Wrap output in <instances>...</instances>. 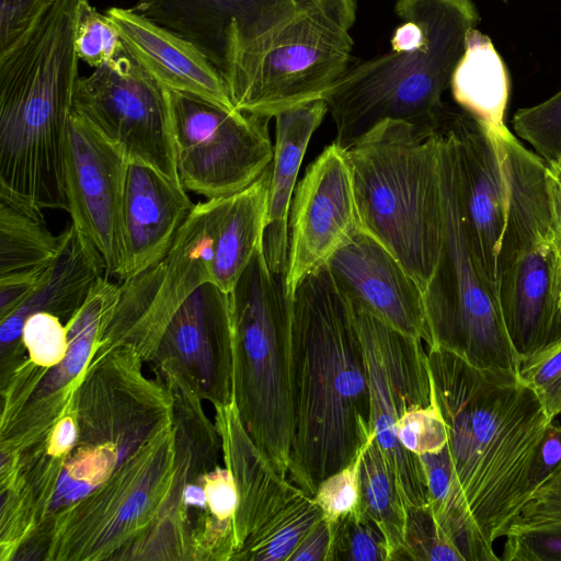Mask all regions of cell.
<instances>
[{"label": "cell", "instance_id": "obj_1", "mask_svg": "<svg viewBox=\"0 0 561 561\" xmlns=\"http://www.w3.org/2000/svg\"><path fill=\"white\" fill-rule=\"evenodd\" d=\"M291 411L288 477L313 497L375 436L354 309L328 265L291 297Z\"/></svg>", "mask_w": 561, "mask_h": 561}, {"label": "cell", "instance_id": "obj_2", "mask_svg": "<svg viewBox=\"0 0 561 561\" xmlns=\"http://www.w3.org/2000/svg\"><path fill=\"white\" fill-rule=\"evenodd\" d=\"M427 357L456 477L493 546L529 500V469L552 421L519 378L480 370L437 347H428Z\"/></svg>", "mask_w": 561, "mask_h": 561}, {"label": "cell", "instance_id": "obj_3", "mask_svg": "<svg viewBox=\"0 0 561 561\" xmlns=\"http://www.w3.org/2000/svg\"><path fill=\"white\" fill-rule=\"evenodd\" d=\"M83 0H56L35 28L0 57V190L41 208L68 210L65 156L79 80Z\"/></svg>", "mask_w": 561, "mask_h": 561}, {"label": "cell", "instance_id": "obj_4", "mask_svg": "<svg viewBox=\"0 0 561 561\" xmlns=\"http://www.w3.org/2000/svg\"><path fill=\"white\" fill-rule=\"evenodd\" d=\"M394 12L391 51L351 66L322 96L343 150L387 119L437 129L448 110L443 94L480 21L472 0H397Z\"/></svg>", "mask_w": 561, "mask_h": 561}, {"label": "cell", "instance_id": "obj_5", "mask_svg": "<svg viewBox=\"0 0 561 561\" xmlns=\"http://www.w3.org/2000/svg\"><path fill=\"white\" fill-rule=\"evenodd\" d=\"M439 127L387 119L345 150L360 231L389 250L422 293L445 226Z\"/></svg>", "mask_w": 561, "mask_h": 561}, {"label": "cell", "instance_id": "obj_6", "mask_svg": "<svg viewBox=\"0 0 561 561\" xmlns=\"http://www.w3.org/2000/svg\"><path fill=\"white\" fill-rule=\"evenodd\" d=\"M488 128L507 194L496 296L508 339L524 359L561 337V251L546 192L547 162L505 124Z\"/></svg>", "mask_w": 561, "mask_h": 561}, {"label": "cell", "instance_id": "obj_7", "mask_svg": "<svg viewBox=\"0 0 561 561\" xmlns=\"http://www.w3.org/2000/svg\"><path fill=\"white\" fill-rule=\"evenodd\" d=\"M439 130L445 226L435 271L423 290L431 334L427 346L450 352L480 370L518 378L523 359L508 339L495 286L471 236L449 112Z\"/></svg>", "mask_w": 561, "mask_h": 561}, {"label": "cell", "instance_id": "obj_8", "mask_svg": "<svg viewBox=\"0 0 561 561\" xmlns=\"http://www.w3.org/2000/svg\"><path fill=\"white\" fill-rule=\"evenodd\" d=\"M228 295L233 400L256 446L288 476L293 439L291 298L285 274L268 268L262 245Z\"/></svg>", "mask_w": 561, "mask_h": 561}, {"label": "cell", "instance_id": "obj_9", "mask_svg": "<svg viewBox=\"0 0 561 561\" xmlns=\"http://www.w3.org/2000/svg\"><path fill=\"white\" fill-rule=\"evenodd\" d=\"M356 0H298L294 11L236 50L222 79L233 106L274 117L322 99L351 68Z\"/></svg>", "mask_w": 561, "mask_h": 561}, {"label": "cell", "instance_id": "obj_10", "mask_svg": "<svg viewBox=\"0 0 561 561\" xmlns=\"http://www.w3.org/2000/svg\"><path fill=\"white\" fill-rule=\"evenodd\" d=\"M352 304V302H351ZM368 371L370 420L407 511L428 505L420 457L399 440L397 424L410 410L434 399L427 352L422 340L407 335L352 304Z\"/></svg>", "mask_w": 561, "mask_h": 561}, {"label": "cell", "instance_id": "obj_11", "mask_svg": "<svg viewBox=\"0 0 561 561\" xmlns=\"http://www.w3.org/2000/svg\"><path fill=\"white\" fill-rule=\"evenodd\" d=\"M178 174L186 191L207 199L254 183L273 159L271 117L229 110L169 89Z\"/></svg>", "mask_w": 561, "mask_h": 561}, {"label": "cell", "instance_id": "obj_12", "mask_svg": "<svg viewBox=\"0 0 561 561\" xmlns=\"http://www.w3.org/2000/svg\"><path fill=\"white\" fill-rule=\"evenodd\" d=\"M72 112L85 119L128 161L179 181L169 89L126 50L79 78Z\"/></svg>", "mask_w": 561, "mask_h": 561}, {"label": "cell", "instance_id": "obj_13", "mask_svg": "<svg viewBox=\"0 0 561 561\" xmlns=\"http://www.w3.org/2000/svg\"><path fill=\"white\" fill-rule=\"evenodd\" d=\"M226 201L195 204L163 259L119 284V299L103 343L128 347L158 344L184 301L211 282L214 242Z\"/></svg>", "mask_w": 561, "mask_h": 561}, {"label": "cell", "instance_id": "obj_14", "mask_svg": "<svg viewBox=\"0 0 561 561\" xmlns=\"http://www.w3.org/2000/svg\"><path fill=\"white\" fill-rule=\"evenodd\" d=\"M359 231L351 168L333 141L308 165L294 193L285 274L289 297Z\"/></svg>", "mask_w": 561, "mask_h": 561}, {"label": "cell", "instance_id": "obj_15", "mask_svg": "<svg viewBox=\"0 0 561 561\" xmlns=\"http://www.w3.org/2000/svg\"><path fill=\"white\" fill-rule=\"evenodd\" d=\"M128 159L72 112L65 156V191L71 224L100 252L107 276L124 257L123 203Z\"/></svg>", "mask_w": 561, "mask_h": 561}, {"label": "cell", "instance_id": "obj_16", "mask_svg": "<svg viewBox=\"0 0 561 561\" xmlns=\"http://www.w3.org/2000/svg\"><path fill=\"white\" fill-rule=\"evenodd\" d=\"M298 0H138V14L196 46L225 75L231 55L285 20Z\"/></svg>", "mask_w": 561, "mask_h": 561}, {"label": "cell", "instance_id": "obj_17", "mask_svg": "<svg viewBox=\"0 0 561 561\" xmlns=\"http://www.w3.org/2000/svg\"><path fill=\"white\" fill-rule=\"evenodd\" d=\"M327 265L352 304L430 344L422 289L380 242L359 231Z\"/></svg>", "mask_w": 561, "mask_h": 561}, {"label": "cell", "instance_id": "obj_18", "mask_svg": "<svg viewBox=\"0 0 561 561\" xmlns=\"http://www.w3.org/2000/svg\"><path fill=\"white\" fill-rule=\"evenodd\" d=\"M194 204L181 182L150 165L129 161L123 203L119 282L136 276L168 253Z\"/></svg>", "mask_w": 561, "mask_h": 561}, {"label": "cell", "instance_id": "obj_19", "mask_svg": "<svg viewBox=\"0 0 561 561\" xmlns=\"http://www.w3.org/2000/svg\"><path fill=\"white\" fill-rule=\"evenodd\" d=\"M449 121L457 139L463 199L474 248L495 286L496 256L507 213L499 153L488 126L470 114L463 110L449 111Z\"/></svg>", "mask_w": 561, "mask_h": 561}, {"label": "cell", "instance_id": "obj_20", "mask_svg": "<svg viewBox=\"0 0 561 561\" xmlns=\"http://www.w3.org/2000/svg\"><path fill=\"white\" fill-rule=\"evenodd\" d=\"M106 15L118 28L126 53L165 88L236 108L221 75L191 42L133 9L114 7Z\"/></svg>", "mask_w": 561, "mask_h": 561}, {"label": "cell", "instance_id": "obj_21", "mask_svg": "<svg viewBox=\"0 0 561 561\" xmlns=\"http://www.w3.org/2000/svg\"><path fill=\"white\" fill-rule=\"evenodd\" d=\"M179 355L215 388L222 404L232 394V332L229 295L211 282L199 286L178 309L158 344Z\"/></svg>", "mask_w": 561, "mask_h": 561}, {"label": "cell", "instance_id": "obj_22", "mask_svg": "<svg viewBox=\"0 0 561 561\" xmlns=\"http://www.w3.org/2000/svg\"><path fill=\"white\" fill-rule=\"evenodd\" d=\"M327 113L325 101L316 99L274 115L275 141L273 159L268 165L263 232L265 260L274 273L286 274L288 221L296 182L309 141Z\"/></svg>", "mask_w": 561, "mask_h": 561}, {"label": "cell", "instance_id": "obj_23", "mask_svg": "<svg viewBox=\"0 0 561 561\" xmlns=\"http://www.w3.org/2000/svg\"><path fill=\"white\" fill-rule=\"evenodd\" d=\"M107 276L103 257L72 224L61 232L59 252L33 291L10 316L1 320L3 347L22 340L25 320L35 312H49L68 321L82 306L93 285Z\"/></svg>", "mask_w": 561, "mask_h": 561}, {"label": "cell", "instance_id": "obj_24", "mask_svg": "<svg viewBox=\"0 0 561 561\" xmlns=\"http://www.w3.org/2000/svg\"><path fill=\"white\" fill-rule=\"evenodd\" d=\"M268 168L249 187L227 197L210 264L211 283L230 293L260 247L266 214Z\"/></svg>", "mask_w": 561, "mask_h": 561}, {"label": "cell", "instance_id": "obj_25", "mask_svg": "<svg viewBox=\"0 0 561 561\" xmlns=\"http://www.w3.org/2000/svg\"><path fill=\"white\" fill-rule=\"evenodd\" d=\"M450 88L458 105L478 122L486 126L504 124L510 99L508 72L490 37L476 27L467 35Z\"/></svg>", "mask_w": 561, "mask_h": 561}, {"label": "cell", "instance_id": "obj_26", "mask_svg": "<svg viewBox=\"0 0 561 561\" xmlns=\"http://www.w3.org/2000/svg\"><path fill=\"white\" fill-rule=\"evenodd\" d=\"M60 243L61 233H51L43 208L0 190V278L42 277Z\"/></svg>", "mask_w": 561, "mask_h": 561}, {"label": "cell", "instance_id": "obj_27", "mask_svg": "<svg viewBox=\"0 0 561 561\" xmlns=\"http://www.w3.org/2000/svg\"><path fill=\"white\" fill-rule=\"evenodd\" d=\"M424 467L431 512L463 561H499L480 531L456 477L448 445L419 456Z\"/></svg>", "mask_w": 561, "mask_h": 561}, {"label": "cell", "instance_id": "obj_28", "mask_svg": "<svg viewBox=\"0 0 561 561\" xmlns=\"http://www.w3.org/2000/svg\"><path fill=\"white\" fill-rule=\"evenodd\" d=\"M358 481L357 510L386 536L390 561L403 560L408 512L375 436L366 444Z\"/></svg>", "mask_w": 561, "mask_h": 561}, {"label": "cell", "instance_id": "obj_29", "mask_svg": "<svg viewBox=\"0 0 561 561\" xmlns=\"http://www.w3.org/2000/svg\"><path fill=\"white\" fill-rule=\"evenodd\" d=\"M331 536L328 561H390L386 536L357 508L339 522Z\"/></svg>", "mask_w": 561, "mask_h": 561}, {"label": "cell", "instance_id": "obj_30", "mask_svg": "<svg viewBox=\"0 0 561 561\" xmlns=\"http://www.w3.org/2000/svg\"><path fill=\"white\" fill-rule=\"evenodd\" d=\"M512 126L546 162L561 159V90L536 105L519 108Z\"/></svg>", "mask_w": 561, "mask_h": 561}, {"label": "cell", "instance_id": "obj_31", "mask_svg": "<svg viewBox=\"0 0 561 561\" xmlns=\"http://www.w3.org/2000/svg\"><path fill=\"white\" fill-rule=\"evenodd\" d=\"M75 45L79 59L95 68L125 51L116 25L89 0H83L79 8Z\"/></svg>", "mask_w": 561, "mask_h": 561}, {"label": "cell", "instance_id": "obj_32", "mask_svg": "<svg viewBox=\"0 0 561 561\" xmlns=\"http://www.w3.org/2000/svg\"><path fill=\"white\" fill-rule=\"evenodd\" d=\"M519 380L539 399L546 415H561V337L522 360Z\"/></svg>", "mask_w": 561, "mask_h": 561}, {"label": "cell", "instance_id": "obj_33", "mask_svg": "<svg viewBox=\"0 0 561 561\" xmlns=\"http://www.w3.org/2000/svg\"><path fill=\"white\" fill-rule=\"evenodd\" d=\"M504 537L503 561H561V523L513 522Z\"/></svg>", "mask_w": 561, "mask_h": 561}, {"label": "cell", "instance_id": "obj_34", "mask_svg": "<svg viewBox=\"0 0 561 561\" xmlns=\"http://www.w3.org/2000/svg\"><path fill=\"white\" fill-rule=\"evenodd\" d=\"M407 512L403 560L463 561L459 551L436 523L428 505Z\"/></svg>", "mask_w": 561, "mask_h": 561}, {"label": "cell", "instance_id": "obj_35", "mask_svg": "<svg viewBox=\"0 0 561 561\" xmlns=\"http://www.w3.org/2000/svg\"><path fill=\"white\" fill-rule=\"evenodd\" d=\"M368 442L363 445L348 465L325 478L312 497L321 510L331 533L342 518L358 506L359 467Z\"/></svg>", "mask_w": 561, "mask_h": 561}, {"label": "cell", "instance_id": "obj_36", "mask_svg": "<svg viewBox=\"0 0 561 561\" xmlns=\"http://www.w3.org/2000/svg\"><path fill=\"white\" fill-rule=\"evenodd\" d=\"M402 446L417 456L440 451L448 444L445 420L436 403L408 411L397 424Z\"/></svg>", "mask_w": 561, "mask_h": 561}, {"label": "cell", "instance_id": "obj_37", "mask_svg": "<svg viewBox=\"0 0 561 561\" xmlns=\"http://www.w3.org/2000/svg\"><path fill=\"white\" fill-rule=\"evenodd\" d=\"M21 341L31 359L46 368L59 365L68 348L66 325L57 316L43 311L25 320Z\"/></svg>", "mask_w": 561, "mask_h": 561}, {"label": "cell", "instance_id": "obj_38", "mask_svg": "<svg viewBox=\"0 0 561 561\" xmlns=\"http://www.w3.org/2000/svg\"><path fill=\"white\" fill-rule=\"evenodd\" d=\"M56 0H0V57L15 48Z\"/></svg>", "mask_w": 561, "mask_h": 561}, {"label": "cell", "instance_id": "obj_39", "mask_svg": "<svg viewBox=\"0 0 561 561\" xmlns=\"http://www.w3.org/2000/svg\"><path fill=\"white\" fill-rule=\"evenodd\" d=\"M514 522L561 523V465L531 494Z\"/></svg>", "mask_w": 561, "mask_h": 561}, {"label": "cell", "instance_id": "obj_40", "mask_svg": "<svg viewBox=\"0 0 561 561\" xmlns=\"http://www.w3.org/2000/svg\"><path fill=\"white\" fill-rule=\"evenodd\" d=\"M560 465L561 425L554 424L552 421L541 438L529 469L527 479L529 499Z\"/></svg>", "mask_w": 561, "mask_h": 561}, {"label": "cell", "instance_id": "obj_41", "mask_svg": "<svg viewBox=\"0 0 561 561\" xmlns=\"http://www.w3.org/2000/svg\"><path fill=\"white\" fill-rule=\"evenodd\" d=\"M331 530L322 518L300 541L288 561H328Z\"/></svg>", "mask_w": 561, "mask_h": 561}, {"label": "cell", "instance_id": "obj_42", "mask_svg": "<svg viewBox=\"0 0 561 561\" xmlns=\"http://www.w3.org/2000/svg\"><path fill=\"white\" fill-rule=\"evenodd\" d=\"M545 183L551 220L561 251V159L547 162Z\"/></svg>", "mask_w": 561, "mask_h": 561}, {"label": "cell", "instance_id": "obj_43", "mask_svg": "<svg viewBox=\"0 0 561 561\" xmlns=\"http://www.w3.org/2000/svg\"><path fill=\"white\" fill-rule=\"evenodd\" d=\"M78 432V422L70 415H65L50 434L47 447L48 455L54 458L65 456L75 445Z\"/></svg>", "mask_w": 561, "mask_h": 561}, {"label": "cell", "instance_id": "obj_44", "mask_svg": "<svg viewBox=\"0 0 561 561\" xmlns=\"http://www.w3.org/2000/svg\"><path fill=\"white\" fill-rule=\"evenodd\" d=\"M560 310H561V289H560Z\"/></svg>", "mask_w": 561, "mask_h": 561}]
</instances>
